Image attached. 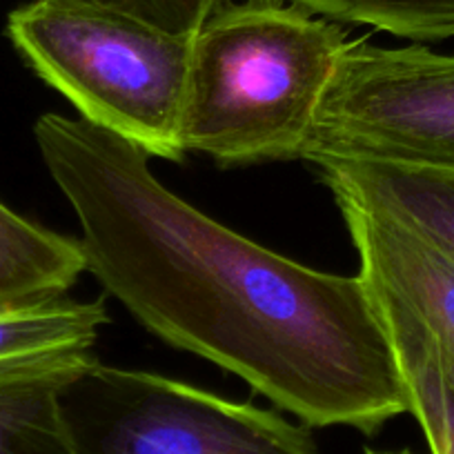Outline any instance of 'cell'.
I'll return each mask as SVG.
<instances>
[{"label":"cell","mask_w":454,"mask_h":454,"mask_svg":"<svg viewBox=\"0 0 454 454\" xmlns=\"http://www.w3.org/2000/svg\"><path fill=\"white\" fill-rule=\"evenodd\" d=\"M336 23L294 5L246 0L192 41L181 145L218 168L301 160L348 47Z\"/></svg>","instance_id":"2"},{"label":"cell","mask_w":454,"mask_h":454,"mask_svg":"<svg viewBox=\"0 0 454 454\" xmlns=\"http://www.w3.org/2000/svg\"><path fill=\"white\" fill-rule=\"evenodd\" d=\"M34 138L78 218L87 272L145 330L309 427L377 434L408 414L359 274L321 272L241 237L165 187L141 147L90 121L43 114Z\"/></svg>","instance_id":"1"},{"label":"cell","mask_w":454,"mask_h":454,"mask_svg":"<svg viewBox=\"0 0 454 454\" xmlns=\"http://www.w3.org/2000/svg\"><path fill=\"white\" fill-rule=\"evenodd\" d=\"M334 203L359 256V277L403 301L454 356V261L386 214Z\"/></svg>","instance_id":"6"},{"label":"cell","mask_w":454,"mask_h":454,"mask_svg":"<svg viewBox=\"0 0 454 454\" xmlns=\"http://www.w3.org/2000/svg\"><path fill=\"white\" fill-rule=\"evenodd\" d=\"M91 350L63 352L27 372L0 379V454H76L59 392Z\"/></svg>","instance_id":"10"},{"label":"cell","mask_w":454,"mask_h":454,"mask_svg":"<svg viewBox=\"0 0 454 454\" xmlns=\"http://www.w3.org/2000/svg\"><path fill=\"white\" fill-rule=\"evenodd\" d=\"M105 323L103 301L67 294L0 301V379L27 372L63 352L91 350Z\"/></svg>","instance_id":"9"},{"label":"cell","mask_w":454,"mask_h":454,"mask_svg":"<svg viewBox=\"0 0 454 454\" xmlns=\"http://www.w3.org/2000/svg\"><path fill=\"white\" fill-rule=\"evenodd\" d=\"M312 169L334 200L403 223L454 261V172L374 160H321Z\"/></svg>","instance_id":"7"},{"label":"cell","mask_w":454,"mask_h":454,"mask_svg":"<svg viewBox=\"0 0 454 454\" xmlns=\"http://www.w3.org/2000/svg\"><path fill=\"white\" fill-rule=\"evenodd\" d=\"M301 160H374L454 172V54L352 41Z\"/></svg>","instance_id":"5"},{"label":"cell","mask_w":454,"mask_h":454,"mask_svg":"<svg viewBox=\"0 0 454 454\" xmlns=\"http://www.w3.org/2000/svg\"><path fill=\"white\" fill-rule=\"evenodd\" d=\"M365 454H412V452H408V450H403V452H374V450H368Z\"/></svg>","instance_id":"14"},{"label":"cell","mask_w":454,"mask_h":454,"mask_svg":"<svg viewBox=\"0 0 454 454\" xmlns=\"http://www.w3.org/2000/svg\"><path fill=\"white\" fill-rule=\"evenodd\" d=\"M82 272L78 239L36 225L0 200V301L67 294Z\"/></svg>","instance_id":"11"},{"label":"cell","mask_w":454,"mask_h":454,"mask_svg":"<svg viewBox=\"0 0 454 454\" xmlns=\"http://www.w3.org/2000/svg\"><path fill=\"white\" fill-rule=\"evenodd\" d=\"M7 38L81 119L181 163L192 41L72 0H32L7 19Z\"/></svg>","instance_id":"3"},{"label":"cell","mask_w":454,"mask_h":454,"mask_svg":"<svg viewBox=\"0 0 454 454\" xmlns=\"http://www.w3.org/2000/svg\"><path fill=\"white\" fill-rule=\"evenodd\" d=\"M72 3L121 14L172 36L194 38L199 29L232 0H72Z\"/></svg>","instance_id":"13"},{"label":"cell","mask_w":454,"mask_h":454,"mask_svg":"<svg viewBox=\"0 0 454 454\" xmlns=\"http://www.w3.org/2000/svg\"><path fill=\"white\" fill-rule=\"evenodd\" d=\"M336 25H365L417 45L454 38V0H265Z\"/></svg>","instance_id":"12"},{"label":"cell","mask_w":454,"mask_h":454,"mask_svg":"<svg viewBox=\"0 0 454 454\" xmlns=\"http://www.w3.org/2000/svg\"><path fill=\"white\" fill-rule=\"evenodd\" d=\"M76 454H321L272 410L90 359L59 392Z\"/></svg>","instance_id":"4"},{"label":"cell","mask_w":454,"mask_h":454,"mask_svg":"<svg viewBox=\"0 0 454 454\" xmlns=\"http://www.w3.org/2000/svg\"><path fill=\"white\" fill-rule=\"evenodd\" d=\"M365 286L395 348L408 414L419 421L432 454H454V356L403 301Z\"/></svg>","instance_id":"8"}]
</instances>
